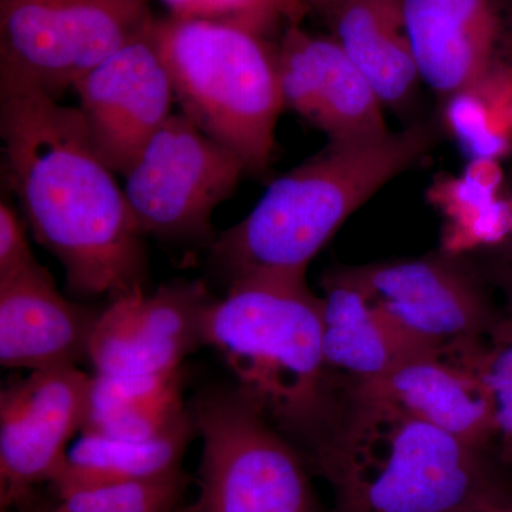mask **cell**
<instances>
[{"mask_svg":"<svg viewBox=\"0 0 512 512\" xmlns=\"http://www.w3.org/2000/svg\"><path fill=\"white\" fill-rule=\"evenodd\" d=\"M0 137L10 188L36 241L63 266L69 292L114 301L144 289L146 234L79 109L0 80Z\"/></svg>","mask_w":512,"mask_h":512,"instance_id":"6da1fadb","label":"cell"},{"mask_svg":"<svg viewBox=\"0 0 512 512\" xmlns=\"http://www.w3.org/2000/svg\"><path fill=\"white\" fill-rule=\"evenodd\" d=\"M441 136L434 114L375 140L329 143L275 180L244 220L217 235L212 268L228 285L256 275L306 276L343 222L423 160Z\"/></svg>","mask_w":512,"mask_h":512,"instance_id":"7a4b0ae2","label":"cell"},{"mask_svg":"<svg viewBox=\"0 0 512 512\" xmlns=\"http://www.w3.org/2000/svg\"><path fill=\"white\" fill-rule=\"evenodd\" d=\"M322 298L306 276L256 275L228 285L208 306L205 346L289 439L311 448L338 413L323 357Z\"/></svg>","mask_w":512,"mask_h":512,"instance_id":"3957f363","label":"cell"},{"mask_svg":"<svg viewBox=\"0 0 512 512\" xmlns=\"http://www.w3.org/2000/svg\"><path fill=\"white\" fill-rule=\"evenodd\" d=\"M309 453L332 487L335 512H458L500 494L481 450L352 394Z\"/></svg>","mask_w":512,"mask_h":512,"instance_id":"277c9868","label":"cell"},{"mask_svg":"<svg viewBox=\"0 0 512 512\" xmlns=\"http://www.w3.org/2000/svg\"><path fill=\"white\" fill-rule=\"evenodd\" d=\"M150 36L174 84L181 113L242 158L248 173L268 171L285 110L274 40L225 23L168 16Z\"/></svg>","mask_w":512,"mask_h":512,"instance_id":"5b68a950","label":"cell"},{"mask_svg":"<svg viewBox=\"0 0 512 512\" xmlns=\"http://www.w3.org/2000/svg\"><path fill=\"white\" fill-rule=\"evenodd\" d=\"M201 437L195 512H319L298 448L237 386L190 404Z\"/></svg>","mask_w":512,"mask_h":512,"instance_id":"8992f818","label":"cell"},{"mask_svg":"<svg viewBox=\"0 0 512 512\" xmlns=\"http://www.w3.org/2000/svg\"><path fill=\"white\" fill-rule=\"evenodd\" d=\"M150 0H0V80L59 100L150 28Z\"/></svg>","mask_w":512,"mask_h":512,"instance_id":"52a82bcc","label":"cell"},{"mask_svg":"<svg viewBox=\"0 0 512 512\" xmlns=\"http://www.w3.org/2000/svg\"><path fill=\"white\" fill-rule=\"evenodd\" d=\"M247 173L238 154L178 111L124 174V194L144 234L210 249L212 214Z\"/></svg>","mask_w":512,"mask_h":512,"instance_id":"ba28073f","label":"cell"},{"mask_svg":"<svg viewBox=\"0 0 512 512\" xmlns=\"http://www.w3.org/2000/svg\"><path fill=\"white\" fill-rule=\"evenodd\" d=\"M353 279L421 352L460 348L483 338L501 318L487 279L468 256L431 252L417 258L346 266Z\"/></svg>","mask_w":512,"mask_h":512,"instance_id":"9c48e42d","label":"cell"},{"mask_svg":"<svg viewBox=\"0 0 512 512\" xmlns=\"http://www.w3.org/2000/svg\"><path fill=\"white\" fill-rule=\"evenodd\" d=\"M211 298L200 281L161 285L110 301L100 312L89 343L94 375L171 377L185 357L204 342V320Z\"/></svg>","mask_w":512,"mask_h":512,"instance_id":"30bf717a","label":"cell"},{"mask_svg":"<svg viewBox=\"0 0 512 512\" xmlns=\"http://www.w3.org/2000/svg\"><path fill=\"white\" fill-rule=\"evenodd\" d=\"M92 377L79 367L36 370L0 393V495L19 503L52 483L82 433Z\"/></svg>","mask_w":512,"mask_h":512,"instance_id":"8fae6325","label":"cell"},{"mask_svg":"<svg viewBox=\"0 0 512 512\" xmlns=\"http://www.w3.org/2000/svg\"><path fill=\"white\" fill-rule=\"evenodd\" d=\"M73 90L94 151L121 175L173 116L177 101L150 28L86 74Z\"/></svg>","mask_w":512,"mask_h":512,"instance_id":"7c38bea8","label":"cell"},{"mask_svg":"<svg viewBox=\"0 0 512 512\" xmlns=\"http://www.w3.org/2000/svg\"><path fill=\"white\" fill-rule=\"evenodd\" d=\"M421 82L437 103L512 69V0H403Z\"/></svg>","mask_w":512,"mask_h":512,"instance_id":"4fadbf2b","label":"cell"},{"mask_svg":"<svg viewBox=\"0 0 512 512\" xmlns=\"http://www.w3.org/2000/svg\"><path fill=\"white\" fill-rule=\"evenodd\" d=\"M276 46L285 110L319 128L329 143L390 133L372 84L332 36L311 35L299 23L286 26Z\"/></svg>","mask_w":512,"mask_h":512,"instance_id":"5bb4252c","label":"cell"},{"mask_svg":"<svg viewBox=\"0 0 512 512\" xmlns=\"http://www.w3.org/2000/svg\"><path fill=\"white\" fill-rule=\"evenodd\" d=\"M349 393L396 407L477 450L495 440L493 406L483 380L451 353H416L380 379L350 387Z\"/></svg>","mask_w":512,"mask_h":512,"instance_id":"9a60e30c","label":"cell"},{"mask_svg":"<svg viewBox=\"0 0 512 512\" xmlns=\"http://www.w3.org/2000/svg\"><path fill=\"white\" fill-rule=\"evenodd\" d=\"M100 312L64 298L46 268L0 282V363L36 372L89 362Z\"/></svg>","mask_w":512,"mask_h":512,"instance_id":"2e32d148","label":"cell"},{"mask_svg":"<svg viewBox=\"0 0 512 512\" xmlns=\"http://www.w3.org/2000/svg\"><path fill=\"white\" fill-rule=\"evenodd\" d=\"M323 19L383 106L407 116L423 82L404 25L403 0H342Z\"/></svg>","mask_w":512,"mask_h":512,"instance_id":"e0dca14e","label":"cell"},{"mask_svg":"<svg viewBox=\"0 0 512 512\" xmlns=\"http://www.w3.org/2000/svg\"><path fill=\"white\" fill-rule=\"evenodd\" d=\"M323 357L330 375L349 377L352 386L389 373L407 357L420 353L349 274L346 266L323 276Z\"/></svg>","mask_w":512,"mask_h":512,"instance_id":"ac0fdd59","label":"cell"},{"mask_svg":"<svg viewBox=\"0 0 512 512\" xmlns=\"http://www.w3.org/2000/svg\"><path fill=\"white\" fill-rule=\"evenodd\" d=\"M197 433L190 414L161 436L143 441L80 434L52 481L59 498L110 485L158 480L181 471V461Z\"/></svg>","mask_w":512,"mask_h":512,"instance_id":"d6986e66","label":"cell"},{"mask_svg":"<svg viewBox=\"0 0 512 512\" xmlns=\"http://www.w3.org/2000/svg\"><path fill=\"white\" fill-rule=\"evenodd\" d=\"M427 200L443 215L440 249L447 254H480L512 235V195L500 161H467L458 177L437 175Z\"/></svg>","mask_w":512,"mask_h":512,"instance_id":"ffe728a7","label":"cell"},{"mask_svg":"<svg viewBox=\"0 0 512 512\" xmlns=\"http://www.w3.org/2000/svg\"><path fill=\"white\" fill-rule=\"evenodd\" d=\"M181 390V373L141 379L93 375L80 434L130 441L161 436L190 414Z\"/></svg>","mask_w":512,"mask_h":512,"instance_id":"44dd1931","label":"cell"},{"mask_svg":"<svg viewBox=\"0 0 512 512\" xmlns=\"http://www.w3.org/2000/svg\"><path fill=\"white\" fill-rule=\"evenodd\" d=\"M441 131L467 161H500L512 151V69L485 76L440 101Z\"/></svg>","mask_w":512,"mask_h":512,"instance_id":"7402d4cb","label":"cell"},{"mask_svg":"<svg viewBox=\"0 0 512 512\" xmlns=\"http://www.w3.org/2000/svg\"><path fill=\"white\" fill-rule=\"evenodd\" d=\"M476 370L490 394L500 457L512 467V316H501L483 338L450 350Z\"/></svg>","mask_w":512,"mask_h":512,"instance_id":"603a6c76","label":"cell"},{"mask_svg":"<svg viewBox=\"0 0 512 512\" xmlns=\"http://www.w3.org/2000/svg\"><path fill=\"white\" fill-rule=\"evenodd\" d=\"M170 15L251 30L266 39L281 36L311 12L305 0H161Z\"/></svg>","mask_w":512,"mask_h":512,"instance_id":"cb8c5ba5","label":"cell"},{"mask_svg":"<svg viewBox=\"0 0 512 512\" xmlns=\"http://www.w3.org/2000/svg\"><path fill=\"white\" fill-rule=\"evenodd\" d=\"M188 478L183 470L158 480L110 485L60 498L50 512H177Z\"/></svg>","mask_w":512,"mask_h":512,"instance_id":"d4e9b609","label":"cell"},{"mask_svg":"<svg viewBox=\"0 0 512 512\" xmlns=\"http://www.w3.org/2000/svg\"><path fill=\"white\" fill-rule=\"evenodd\" d=\"M45 268L29 245L25 225L10 202H0V282L32 275Z\"/></svg>","mask_w":512,"mask_h":512,"instance_id":"484cf974","label":"cell"},{"mask_svg":"<svg viewBox=\"0 0 512 512\" xmlns=\"http://www.w3.org/2000/svg\"><path fill=\"white\" fill-rule=\"evenodd\" d=\"M507 190L512 195V167L507 175ZM483 262L478 264L487 279L504 295L507 315L512 316V235L503 244L488 251L480 252Z\"/></svg>","mask_w":512,"mask_h":512,"instance_id":"4316f807","label":"cell"},{"mask_svg":"<svg viewBox=\"0 0 512 512\" xmlns=\"http://www.w3.org/2000/svg\"><path fill=\"white\" fill-rule=\"evenodd\" d=\"M458 512H512V503L504 500L501 494H495L468 505L464 510Z\"/></svg>","mask_w":512,"mask_h":512,"instance_id":"83f0119b","label":"cell"},{"mask_svg":"<svg viewBox=\"0 0 512 512\" xmlns=\"http://www.w3.org/2000/svg\"><path fill=\"white\" fill-rule=\"evenodd\" d=\"M305 2L309 9L323 18V16L328 15L330 10L336 8L342 0H305Z\"/></svg>","mask_w":512,"mask_h":512,"instance_id":"f1b7e54d","label":"cell"},{"mask_svg":"<svg viewBox=\"0 0 512 512\" xmlns=\"http://www.w3.org/2000/svg\"><path fill=\"white\" fill-rule=\"evenodd\" d=\"M177 512H195L194 507L190 505V507H187V505H183V507L180 508Z\"/></svg>","mask_w":512,"mask_h":512,"instance_id":"f546056e","label":"cell"}]
</instances>
